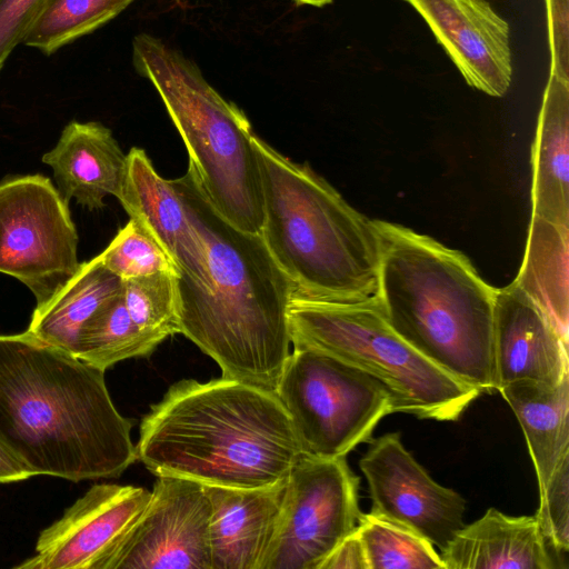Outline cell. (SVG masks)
<instances>
[{
  "label": "cell",
  "mask_w": 569,
  "mask_h": 569,
  "mask_svg": "<svg viewBox=\"0 0 569 569\" xmlns=\"http://www.w3.org/2000/svg\"><path fill=\"white\" fill-rule=\"evenodd\" d=\"M132 62L158 91L213 207L237 228L260 234L263 193L246 114L191 60L153 36L133 38Z\"/></svg>",
  "instance_id": "6"
},
{
  "label": "cell",
  "mask_w": 569,
  "mask_h": 569,
  "mask_svg": "<svg viewBox=\"0 0 569 569\" xmlns=\"http://www.w3.org/2000/svg\"><path fill=\"white\" fill-rule=\"evenodd\" d=\"M357 531L369 569H445L430 541L370 512L360 515Z\"/></svg>",
  "instance_id": "26"
},
{
  "label": "cell",
  "mask_w": 569,
  "mask_h": 569,
  "mask_svg": "<svg viewBox=\"0 0 569 569\" xmlns=\"http://www.w3.org/2000/svg\"><path fill=\"white\" fill-rule=\"evenodd\" d=\"M210 516L202 483L158 477L147 506L101 569H210Z\"/></svg>",
  "instance_id": "11"
},
{
  "label": "cell",
  "mask_w": 569,
  "mask_h": 569,
  "mask_svg": "<svg viewBox=\"0 0 569 569\" xmlns=\"http://www.w3.org/2000/svg\"><path fill=\"white\" fill-rule=\"evenodd\" d=\"M99 257L103 266L122 281L162 271L178 276L171 258L133 218Z\"/></svg>",
  "instance_id": "28"
},
{
  "label": "cell",
  "mask_w": 569,
  "mask_h": 569,
  "mask_svg": "<svg viewBox=\"0 0 569 569\" xmlns=\"http://www.w3.org/2000/svg\"><path fill=\"white\" fill-rule=\"evenodd\" d=\"M318 569H369L365 547L357 529L336 546Z\"/></svg>",
  "instance_id": "32"
},
{
  "label": "cell",
  "mask_w": 569,
  "mask_h": 569,
  "mask_svg": "<svg viewBox=\"0 0 569 569\" xmlns=\"http://www.w3.org/2000/svg\"><path fill=\"white\" fill-rule=\"evenodd\" d=\"M531 214L569 224V82L549 74L531 148Z\"/></svg>",
  "instance_id": "20"
},
{
  "label": "cell",
  "mask_w": 569,
  "mask_h": 569,
  "mask_svg": "<svg viewBox=\"0 0 569 569\" xmlns=\"http://www.w3.org/2000/svg\"><path fill=\"white\" fill-rule=\"evenodd\" d=\"M118 200L129 217L136 219L171 258L178 270V283L207 284L203 240L172 181L157 172L143 149L134 147L127 154L126 177Z\"/></svg>",
  "instance_id": "15"
},
{
  "label": "cell",
  "mask_w": 569,
  "mask_h": 569,
  "mask_svg": "<svg viewBox=\"0 0 569 569\" xmlns=\"http://www.w3.org/2000/svg\"><path fill=\"white\" fill-rule=\"evenodd\" d=\"M276 393L302 452L317 458L346 457L393 413L391 396L376 378L311 348H293Z\"/></svg>",
  "instance_id": "8"
},
{
  "label": "cell",
  "mask_w": 569,
  "mask_h": 569,
  "mask_svg": "<svg viewBox=\"0 0 569 569\" xmlns=\"http://www.w3.org/2000/svg\"><path fill=\"white\" fill-rule=\"evenodd\" d=\"M207 251V284L177 282L179 333L212 358L221 377L276 392L291 345L290 280L260 234L213 207L193 168L171 180Z\"/></svg>",
  "instance_id": "2"
},
{
  "label": "cell",
  "mask_w": 569,
  "mask_h": 569,
  "mask_svg": "<svg viewBox=\"0 0 569 569\" xmlns=\"http://www.w3.org/2000/svg\"><path fill=\"white\" fill-rule=\"evenodd\" d=\"M79 237L68 203L41 174L0 182V272L46 303L77 271Z\"/></svg>",
  "instance_id": "10"
},
{
  "label": "cell",
  "mask_w": 569,
  "mask_h": 569,
  "mask_svg": "<svg viewBox=\"0 0 569 569\" xmlns=\"http://www.w3.org/2000/svg\"><path fill=\"white\" fill-rule=\"evenodd\" d=\"M136 448L157 477L230 488L282 482L303 453L276 392L224 377L171 385L143 417Z\"/></svg>",
  "instance_id": "3"
},
{
  "label": "cell",
  "mask_w": 569,
  "mask_h": 569,
  "mask_svg": "<svg viewBox=\"0 0 569 569\" xmlns=\"http://www.w3.org/2000/svg\"><path fill=\"white\" fill-rule=\"evenodd\" d=\"M498 392L521 426L540 493L569 453V375L557 385L516 381Z\"/></svg>",
  "instance_id": "21"
},
{
  "label": "cell",
  "mask_w": 569,
  "mask_h": 569,
  "mask_svg": "<svg viewBox=\"0 0 569 569\" xmlns=\"http://www.w3.org/2000/svg\"><path fill=\"white\" fill-rule=\"evenodd\" d=\"M177 277L162 271L122 281L126 308L156 348L168 337L179 333Z\"/></svg>",
  "instance_id": "27"
},
{
  "label": "cell",
  "mask_w": 569,
  "mask_h": 569,
  "mask_svg": "<svg viewBox=\"0 0 569 569\" xmlns=\"http://www.w3.org/2000/svg\"><path fill=\"white\" fill-rule=\"evenodd\" d=\"M134 0H42L22 40L50 56L116 18Z\"/></svg>",
  "instance_id": "24"
},
{
  "label": "cell",
  "mask_w": 569,
  "mask_h": 569,
  "mask_svg": "<svg viewBox=\"0 0 569 569\" xmlns=\"http://www.w3.org/2000/svg\"><path fill=\"white\" fill-rule=\"evenodd\" d=\"M288 322L293 348L322 351L376 378L389 391L393 412L456 421L480 395L405 341L378 301L333 305L292 297Z\"/></svg>",
  "instance_id": "7"
},
{
  "label": "cell",
  "mask_w": 569,
  "mask_h": 569,
  "mask_svg": "<svg viewBox=\"0 0 569 569\" xmlns=\"http://www.w3.org/2000/svg\"><path fill=\"white\" fill-rule=\"evenodd\" d=\"M264 219L260 236L293 287V298L333 305L378 301L376 220L351 207L307 163L257 134Z\"/></svg>",
  "instance_id": "5"
},
{
  "label": "cell",
  "mask_w": 569,
  "mask_h": 569,
  "mask_svg": "<svg viewBox=\"0 0 569 569\" xmlns=\"http://www.w3.org/2000/svg\"><path fill=\"white\" fill-rule=\"evenodd\" d=\"M569 224L531 214L527 246L513 282L545 312L569 345Z\"/></svg>",
  "instance_id": "22"
},
{
  "label": "cell",
  "mask_w": 569,
  "mask_h": 569,
  "mask_svg": "<svg viewBox=\"0 0 569 569\" xmlns=\"http://www.w3.org/2000/svg\"><path fill=\"white\" fill-rule=\"evenodd\" d=\"M154 349L132 321L121 290L83 326L74 356L106 371L122 360L148 357Z\"/></svg>",
  "instance_id": "25"
},
{
  "label": "cell",
  "mask_w": 569,
  "mask_h": 569,
  "mask_svg": "<svg viewBox=\"0 0 569 569\" xmlns=\"http://www.w3.org/2000/svg\"><path fill=\"white\" fill-rule=\"evenodd\" d=\"M42 161L52 169L56 188L66 203L76 199L89 210H99L106 206L107 196L118 199L121 193L127 154L100 122H69Z\"/></svg>",
  "instance_id": "18"
},
{
  "label": "cell",
  "mask_w": 569,
  "mask_h": 569,
  "mask_svg": "<svg viewBox=\"0 0 569 569\" xmlns=\"http://www.w3.org/2000/svg\"><path fill=\"white\" fill-rule=\"evenodd\" d=\"M287 480L261 488L204 486L211 505L210 569H260Z\"/></svg>",
  "instance_id": "17"
},
{
  "label": "cell",
  "mask_w": 569,
  "mask_h": 569,
  "mask_svg": "<svg viewBox=\"0 0 569 569\" xmlns=\"http://www.w3.org/2000/svg\"><path fill=\"white\" fill-rule=\"evenodd\" d=\"M34 477L32 470L0 440V485L14 483Z\"/></svg>",
  "instance_id": "33"
},
{
  "label": "cell",
  "mask_w": 569,
  "mask_h": 569,
  "mask_svg": "<svg viewBox=\"0 0 569 569\" xmlns=\"http://www.w3.org/2000/svg\"><path fill=\"white\" fill-rule=\"evenodd\" d=\"M568 347L545 312L513 281L497 289L493 315L497 391L516 381L559 383L569 375Z\"/></svg>",
  "instance_id": "16"
},
{
  "label": "cell",
  "mask_w": 569,
  "mask_h": 569,
  "mask_svg": "<svg viewBox=\"0 0 569 569\" xmlns=\"http://www.w3.org/2000/svg\"><path fill=\"white\" fill-rule=\"evenodd\" d=\"M425 20L465 81L491 97L512 80L510 27L489 0H403Z\"/></svg>",
  "instance_id": "14"
},
{
  "label": "cell",
  "mask_w": 569,
  "mask_h": 569,
  "mask_svg": "<svg viewBox=\"0 0 569 569\" xmlns=\"http://www.w3.org/2000/svg\"><path fill=\"white\" fill-rule=\"evenodd\" d=\"M370 443L359 462L369 487L370 513L442 550L465 526V499L436 482L405 448L399 433H386Z\"/></svg>",
  "instance_id": "12"
},
{
  "label": "cell",
  "mask_w": 569,
  "mask_h": 569,
  "mask_svg": "<svg viewBox=\"0 0 569 569\" xmlns=\"http://www.w3.org/2000/svg\"><path fill=\"white\" fill-rule=\"evenodd\" d=\"M359 478L346 457L302 453L286 483L277 525L260 569H318L358 527Z\"/></svg>",
  "instance_id": "9"
},
{
  "label": "cell",
  "mask_w": 569,
  "mask_h": 569,
  "mask_svg": "<svg viewBox=\"0 0 569 569\" xmlns=\"http://www.w3.org/2000/svg\"><path fill=\"white\" fill-rule=\"evenodd\" d=\"M141 487L96 483L38 536L32 557L16 569H101L116 543L147 506Z\"/></svg>",
  "instance_id": "13"
},
{
  "label": "cell",
  "mask_w": 569,
  "mask_h": 569,
  "mask_svg": "<svg viewBox=\"0 0 569 569\" xmlns=\"http://www.w3.org/2000/svg\"><path fill=\"white\" fill-rule=\"evenodd\" d=\"M42 0H0V70L22 40Z\"/></svg>",
  "instance_id": "31"
},
{
  "label": "cell",
  "mask_w": 569,
  "mask_h": 569,
  "mask_svg": "<svg viewBox=\"0 0 569 569\" xmlns=\"http://www.w3.org/2000/svg\"><path fill=\"white\" fill-rule=\"evenodd\" d=\"M104 372L28 330L0 335V440L34 476L117 478L138 459Z\"/></svg>",
  "instance_id": "1"
},
{
  "label": "cell",
  "mask_w": 569,
  "mask_h": 569,
  "mask_svg": "<svg viewBox=\"0 0 569 569\" xmlns=\"http://www.w3.org/2000/svg\"><path fill=\"white\" fill-rule=\"evenodd\" d=\"M550 52V73L569 82V0H543Z\"/></svg>",
  "instance_id": "30"
},
{
  "label": "cell",
  "mask_w": 569,
  "mask_h": 569,
  "mask_svg": "<svg viewBox=\"0 0 569 569\" xmlns=\"http://www.w3.org/2000/svg\"><path fill=\"white\" fill-rule=\"evenodd\" d=\"M445 569H555L536 516H508L490 508L456 532L440 550Z\"/></svg>",
  "instance_id": "19"
},
{
  "label": "cell",
  "mask_w": 569,
  "mask_h": 569,
  "mask_svg": "<svg viewBox=\"0 0 569 569\" xmlns=\"http://www.w3.org/2000/svg\"><path fill=\"white\" fill-rule=\"evenodd\" d=\"M378 302L391 328L428 360L480 393L497 391V289L460 251L401 224L376 220Z\"/></svg>",
  "instance_id": "4"
},
{
  "label": "cell",
  "mask_w": 569,
  "mask_h": 569,
  "mask_svg": "<svg viewBox=\"0 0 569 569\" xmlns=\"http://www.w3.org/2000/svg\"><path fill=\"white\" fill-rule=\"evenodd\" d=\"M122 290V280L99 254L80 262L76 273L42 306L36 307L28 331L74 356L79 333L91 317Z\"/></svg>",
  "instance_id": "23"
},
{
  "label": "cell",
  "mask_w": 569,
  "mask_h": 569,
  "mask_svg": "<svg viewBox=\"0 0 569 569\" xmlns=\"http://www.w3.org/2000/svg\"><path fill=\"white\" fill-rule=\"evenodd\" d=\"M536 512L540 530L557 552L569 549V453L566 455L539 493Z\"/></svg>",
  "instance_id": "29"
},
{
  "label": "cell",
  "mask_w": 569,
  "mask_h": 569,
  "mask_svg": "<svg viewBox=\"0 0 569 569\" xmlns=\"http://www.w3.org/2000/svg\"><path fill=\"white\" fill-rule=\"evenodd\" d=\"M332 0H296L299 4H309L315 7H323L329 4Z\"/></svg>",
  "instance_id": "34"
}]
</instances>
